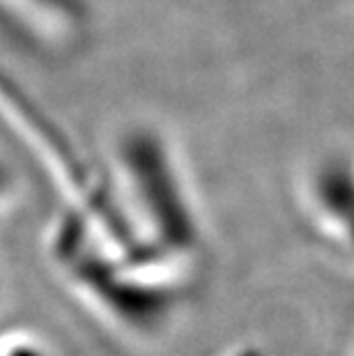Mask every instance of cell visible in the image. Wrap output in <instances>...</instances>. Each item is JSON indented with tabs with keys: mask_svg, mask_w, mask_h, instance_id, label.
I'll return each instance as SVG.
<instances>
[{
	"mask_svg": "<svg viewBox=\"0 0 354 356\" xmlns=\"http://www.w3.org/2000/svg\"><path fill=\"white\" fill-rule=\"evenodd\" d=\"M115 202L143 257L175 276L200 248V223L170 145L150 127L120 136L108 168Z\"/></svg>",
	"mask_w": 354,
	"mask_h": 356,
	"instance_id": "1",
	"label": "cell"
},
{
	"mask_svg": "<svg viewBox=\"0 0 354 356\" xmlns=\"http://www.w3.org/2000/svg\"><path fill=\"white\" fill-rule=\"evenodd\" d=\"M47 255L83 304L120 331L154 336L175 315L179 304L175 278L127 260L77 211L63 207L49 225Z\"/></svg>",
	"mask_w": 354,
	"mask_h": 356,
	"instance_id": "2",
	"label": "cell"
},
{
	"mask_svg": "<svg viewBox=\"0 0 354 356\" xmlns=\"http://www.w3.org/2000/svg\"><path fill=\"white\" fill-rule=\"evenodd\" d=\"M308 198L329 237L354 257V163L345 159L322 161L311 175Z\"/></svg>",
	"mask_w": 354,
	"mask_h": 356,
	"instance_id": "3",
	"label": "cell"
},
{
	"mask_svg": "<svg viewBox=\"0 0 354 356\" xmlns=\"http://www.w3.org/2000/svg\"><path fill=\"white\" fill-rule=\"evenodd\" d=\"M0 356H56V354L35 333L12 331L0 336Z\"/></svg>",
	"mask_w": 354,
	"mask_h": 356,
	"instance_id": "4",
	"label": "cell"
},
{
	"mask_svg": "<svg viewBox=\"0 0 354 356\" xmlns=\"http://www.w3.org/2000/svg\"><path fill=\"white\" fill-rule=\"evenodd\" d=\"M14 195H17V175L10 168V163L0 156V214L14 200Z\"/></svg>",
	"mask_w": 354,
	"mask_h": 356,
	"instance_id": "5",
	"label": "cell"
},
{
	"mask_svg": "<svg viewBox=\"0 0 354 356\" xmlns=\"http://www.w3.org/2000/svg\"><path fill=\"white\" fill-rule=\"evenodd\" d=\"M232 356H260L255 350H242V352H237V354H232Z\"/></svg>",
	"mask_w": 354,
	"mask_h": 356,
	"instance_id": "6",
	"label": "cell"
}]
</instances>
